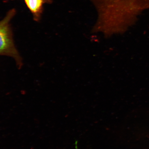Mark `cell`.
<instances>
[{"mask_svg": "<svg viewBox=\"0 0 149 149\" xmlns=\"http://www.w3.org/2000/svg\"><path fill=\"white\" fill-rule=\"evenodd\" d=\"M26 5L33 15V19L38 22L41 19L43 12V6L46 3H49L50 0H24Z\"/></svg>", "mask_w": 149, "mask_h": 149, "instance_id": "2", "label": "cell"}, {"mask_svg": "<svg viewBox=\"0 0 149 149\" xmlns=\"http://www.w3.org/2000/svg\"><path fill=\"white\" fill-rule=\"evenodd\" d=\"M16 9H11L0 21V56L10 57L19 68L23 66V59L15 45L10 22L15 15Z\"/></svg>", "mask_w": 149, "mask_h": 149, "instance_id": "1", "label": "cell"}]
</instances>
